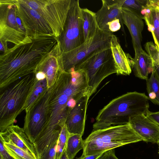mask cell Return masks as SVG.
<instances>
[{"mask_svg": "<svg viewBox=\"0 0 159 159\" xmlns=\"http://www.w3.org/2000/svg\"><path fill=\"white\" fill-rule=\"evenodd\" d=\"M47 121L36 139L41 145H47L65 125L70 110L68 101H78L87 94L88 88L85 76L80 73L61 71L53 85L49 89Z\"/></svg>", "mask_w": 159, "mask_h": 159, "instance_id": "cell-1", "label": "cell"}, {"mask_svg": "<svg viewBox=\"0 0 159 159\" xmlns=\"http://www.w3.org/2000/svg\"><path fill=\"white\" fill-rule=\"evenodd\" d=\"M57 38L51 35L30 37L0 56V91L18 80L35 73L39 64L55 47Z\"/></svg>", "mask_w": 159, "mask_h": 159, "instance_id": "cell-2", "label": "cell"}, {"mask_svg": "<svg viewBox=\"0 0 159 159\" xmlns=\"http://www.w3.org/2000/svg\"><path fill=\"white\" fill-rule=\"evenodd\" d=\"M149 100L145 93L136 91L113 99L99 112L93 131L127 124L132 116L146 115L149 111Z\"/></svg>", "mask_w": 159, "mask_h": 159, "instance_id": "cell-3", "label": "cell"}, {"mask_svg": "<svg viewBox=\"0 0 159 159\" xmlns=\"http://www.w3.org/2000/svg\"><path fill=\"white\" fill-rule=\"evenodd\" d=\"M38 81L34 73L18 80L0 91V132L14 125L16 117L25 110Z\"/></svg>", "mask_w": 159, "mask_h": 159, "instance_id": "cell-4", "label": "cell"}, {"mask_svg": "<svg viewBox=\"0 0 159 159\" xmlns=\"http://www.w3.org/2000/svg\"><path fill=\"white\" fill-rule=\"evenodd\" d=\"M144 140L129 123L92 131L84 140L81 156L105 152L124 145Z\"/></svg>", "mask_w": 159, "mask_h": 159, "instance_id": "cell-5", "label": "cell"}, {"mask_svg": "<svg viewBox=\"0 0 159 159\" xmlns=\"http://www.w3.org/2000/svg\"><path fill=\"white\" fill-rule=\"evenodd\" d=\"M84 72L86 77L89 98L96 91L102 81L117 72L111 48L93 54L82 63L78 69Z\"/></svg>", "mask_w": 159, "mask_h": 159, "instance_id": "cell-6", "label": "cell"}, {"mask_svg": "<svg viewBox=\"0 0 159 159\" xmlns=\"http://www.w3.org/2000/svg\"><path fill=\"white\" fill-rule=\"evenodd\" d=\"M30 37L19 17L15 0H0V43L7 45L11 43L15 46L26 42Z\"/></svg>", "mask_w": 159, "mask_h": 159, "instance_id": "cell-7", "label": "cell"}, {"mask_svg": "<svg viewBox=\"0 0 159 159\" xmlns=\"http://www.w3.org/2000/svg\"><path fill=\"white\" fill-rule=\"evenodd\" d=\"M113 34L106 33L98 28L92 38L75 49L61 53L62 70L68 72L72 69L77 70L82 63L93 54L110 47Z\"/></svg>", "mask_w": 159, "mask_h": 159, "instance_id": "cell-8", "label": "cell"}, {"mask_svg": "<svg viewBox=\"0 0 159 159\" xmlns=\"http://www.w3.org/2000/svg\"><path fill=\"white\" fill-rule=\"evenodd\" d=\"M31 8L37 11L58 38L63 31L71 0H24Z\"/></svg>", "mask_w": 159, "mask_h": 159, "instance_id": "cell-9", "label": "cell"}, {"mask_svg": "<svg viewBox=\"0 0 159 159\" xmlns=\"http://www.w3.org/2000/svg\"><path fill=\"white\" fill-rule=\"evenodd\" d=\"M81 9L79 0H71L63 31L58 38L61 53L75 49L85 42Z\"/></svg>", "mask_w": 159, "mask_h": 159, "instance_id": "cell-10", "label": "cell"}, {"mask_svg": "<svg viewBox=\"0 0 159 159\" xmlns=\"http://www.w3.org/2000/svg\"><path fill=\"white\" fill-rule=\"evenodd\" d=\"M49 96L48 89L43 97L25 112L23 128L33 144L46 124Z\"/></svg>", "mask_w": 159, "mask_h": 159, "instance_id": "cell-11", "label": "cell"}, {"mask_svg": "<svg viewBox=\"0 0 159 159\" xmlns=\"http://www.w3.org/2000/svg\"><path fill=\"white\" fill-rule=\"evenodd\" d=\"M15 3L19 17L28 36H55L52 29L47 22L24 0H15Z\"/></svg>", "mask_w": 159, "mask_h": 159, "instance_id": "cell-12", "label": "cell"}, {"mask_svg": "<svg viewBox=\"0 0 159 159\" xmlns=\"http://www.w3.org/2000/svg\"><path fill=\"white\" fill-rule=\"evenodd\" d=\"M101 8L96 13L98 28L104 32L113 34L109 30L107 24L114 20H120L122 31L125 34L120 5L116 0H102Z\"/></svg>", "mask_w": 159, "mask_h": 159, "instance_id": "cell-13", "label": "cell"}, {"mask_svg": "<svg viewBox=\"0 0 159 159\" xmlns=\"http://www.w3.org/2000/svg\"><path fill=\"white\" fill-rule=\"evenodd\" d=\"M61 54L60 44L58 41L55 47L39 64L35 72V73L41 71L45 74L48 89L53 85L59 72L62 71Z\"/></svg>", "mask_w": 159, "mask_h": 159, "instance_id": "cell-14", "label": "cell"}, {"mask_svg": "<svg viewBox=\"0 0 159 159\" xmlns=\"http://www.w3.org/2000/svg\"><path fill=\"white\" fill-rule=\"evenodd\" d=\"M89 98L88 94L82 97L68 114L65 125L70 134H78L82 136L83 135L87 104Z\"/></svg>", "mask_w": 159, "mask_h": 159, "instance_id": "cell-15", "label": "cell"}, {"mask_svg": "<svg viewBox=\"0 0 159 159\" xmlns=\"http://www.w3.org/2000/svg\"><path fill=\"white\" fill-rule=\"evenodd\" d=\"M129 124L134 130L144 139V142L158 144L159 126L144 114L131 117Z\"/></svg>", "mask_w": 159, "mask_h": 159, "instance_id": "cell-16", "label": "cell"}, {"mask_svg": "<svg viewBox=\"0 0 159 159\" xmlns=\"http://www.w3.org/2000/svg\"><path fill=\"white\" fill-rule=\"evenodd\" d=\"M121 14L123 24L128 28L132 38L134 49L142 48V32L144 27L143 16L139 11L122 7Z\"/></svg>", "mask_w": 159, "mask_h": 159, "instance_id": "cell-17", "label": "cell"}, {"mask_svg": "<svg viewBox=\"0 0 159 159\" xmlns=\"http://www.w3.org/2000/svg\"><path fill=\"white\" fill-rule=\"evenodd\" d=\"M0 138L3 142L11 143L37 157L34 146L23 128L17 125H10L0 132Z\"/></svg>", "mask_w": 159, "mask_h": 159, "instance_id": "cell-18", "label": "cell"}, {"mask_svg": "<svg viewBox=\"0 0 159 159\" xmlns=\"http://www.w3.org/2000/svg\"><path fill=\"white\" fill-rule=\"evenodd\" d=\"M110 48L114 60L117 75H129L132 71L133 59L122 49L117 37L112 34Z\"/></svg>", "mask_w": 159, "mask_h": 159, "instance_id": "cell-19", "label": "cell"}, {"mask_svg": "<svg viewBox=\"0 0 159 159\" xmlns=\"http://www.w3.org/2000/svg\"><path fill=\"white\" fill-rule=\"evenodd\" d=\"M135 57L131 63V67L135 76L147 80L148 75L152 73L153 67L149 55L143 48L134 49Z\"/></svg>", "mask_w": 159, "mask_h": 159, "instance_id": "cell-20", "label": "cell"}, {"mask_svg": "<svg viewBox=\"0 0 159 159\" xmlns=\"http://www.w3.org/2000/svg\"><path fill=\"white\" fill-rule=\"evenodd\" d=\"M81 14L85 42L93 37L98 28L96 13L88 9L81 8Z\"/></svg>", "mask_w": 159, "mask_h": 159, "instance_id": "cell-21", "label": "cell"}, {"mask_svg": "<svg viewBox=\"0 0 159 159\" xmlns=\"http://www.w3.org/2000/svg\"><path fill=\"white\" fill-rule=\"evenodd\" d=\"M48 89L46 78L37 81L25 106V112L43 97Z\"/></svg>", "mask_w": 159, "mask_h": 159, "instance_id": "cell-22", "label": "cell"}, {"mask_svg": "<svg viewBox=\"0 0 159 159\" xmlns=\"http://www.w3.org/2000/svg\"><path fill=\"white\" fill-rule=\"evenodd\" d=\"M82 136L78 134H70L67 140L66 151L68 159H74L77 153L84 146Z\"/></svg>", "mask_w": 159, "mask_h": 159, "instance_id": "cell-23", "label": "cell"}, {"mask_svg": "<svg viewBox=\"0 0 159 159\" xmlns=\"http://www.w3.org/2000/svg\"><path fill=\"white\" fill-rule=\"evenodd\" d=\"M146 86L149 100L159 105V82L153 71L150 78L146 80Z\"/></svg>", "mask_w": 159, "mask_h": 159, "instance_id": "cell-24", "label": "cell"}, {"mask_svg": "<svg viewBox=\"0 0 159 159\" xmlns=\"http://www.w3.org/2000/svg\"><path fill=\"white\" fill-rule=\"evenodd\" d=\"M150 9L151 16L148 19L143 17L146 24H150L154 28V35L153 36L155 44L159 48V11L156 7L148 5Z\"/></svg>", "mask_w": 159, "mask_h": 159, "instance_id": "cell-25", "label": "cell"}, {"mask_svg": "<svg viewBox=\"0 0 159 159\" xmlns=\"http://www.w3.org/2000/svg\"><path fill=\"white\" fill-rule=\"evenodd\" d=\"M3 142L7 149L16 159H37L32 155L11 143Z\"/></svg>", "mask_w": 159, "mask_h": 159, "instance_id": "cell-26", "label": "cell"}, {"mask_svg": "<svg viewBox=\"0 0 159 159\" xmlns=\"http://www.w3.org/2000/svg\"><path fill=\"white\" fill-rule=\"evenodd\" d=\"M65 124L62 128L58 141L56 149L55 159H60L66 148L68 139L70 135Z\"/></svg>", "mask_w": 159, "mask_h": 159, "instance_id": "cell-27", "label": "cell"}, {"mask_svg": "<svg viewBox=\"0 0 159 159\" xmlns=\"http://www.w3.org/2000/svg\"><path fill=\"white\" fill-rule=\"evenodd\" d=\"M60 134H57L52 139L38 159H55L57 145Z\"/></svg>", "mask_w": 159, "mask_h": 159, "instance_id": "cell-28", "label": "cell"}, {"mask_svg": "<svg viewBox=\"0 0 159 159\" xmlns=\"http://www.w3.org/2000/svg\"><path fill=\"white\" fill-rule=\"evenodd\" d=\"M144 47L151 59L153 66H159V48L152 41L146 43Z\"/></svg>", "mask_w": 159, "mask_h": 159, "instance_id": "cell-29", "label": "cell"}, {"mask_svg": "<svg viewBox=\"0 0 159 159\" xmlns=\"http://www.w3.org/2000/svg\"><path fill=\"white\" fill-rule=\"evenodd\" d=\"M122 7L141 11L146 4L147 1L139 0H116Z\"/></svg>", "mask_w": 159, "mask_h": 159, "instance_id": "cell-30", "label": "cell"}, {"mask_svg": "<svg viewBox=\"0 0 159 159\" xmlns=\"http://www.w3.org/2000/svg\"><path fill=\"white\" fill-rule=\"evenodd\" d=\"M0 159H16L4 146L3 141L0 138Z\"/></svg>", "mask_w": 159, "mask_h": 159, "instance_id": "cell-31", "label": "cell"}, {"mask_svg": "<svg viewBox=\"0 0 159 159\" xmlns=\"http://www.w3.org/2000/svg\"><path fill=\"white\" fill-rule=\"evenodd\" d=\"M107 25L110 31L112 33L119 30L121 28L120 20L118 19L108 23Z\"/></svg>", "mask_w": 159, "mask_h": 159, "instance_id": "cell-32", "label": "cell"}, {"mask_svg": "<svg viewBox=\"0 0 159 159\" xmlns=\"http://www.w3.org/2000/svg\"><path fill=\"white\" fill-rule=\"evenodd\" d=\"M146 115L159 126V111L152 112L148 111Z\"/></svg>", "mask_w": 159, "mask_h": 159, "instance_id": "cell-33", "label": "cell"}, {"mask_svg": "<svg viewBox=\"0 0 159 159\" xmlns=\"http://www.w3.org/2000/svg\"><path fill=\"white\" fill-rule=\"evenodd\" d=\"M99 159H119L115 155L114 149L107 151L104 152Z\"/></svg>", "mask_w": 159, "mask_h": 159, "instance_id": "cell-34", "label": "cell"}, {"mask_svg": "<svg viewBox=\"0 0 159 159\" xmlns=\"http://www.w3.org/2000/svg\"><path fill=\"white\" fill-rule=\"evenodd\" d=\"M104 152H101L95 154L90 155L86 156H81L77 159H99L103 155Z\"/></svg>", "mask_w": 159, "mask_h": 159, "instance_id": "cell-35", "label": "cell"}, {"mask_svg": "<svg viewBox=\"0 0 159 159\" xmlns=\"http://www.w3.org/2000/svg\"><path fill=\"white\" fill-rule=\"evenodd\" d=\"M35 74L36 78L38 81L43 80L46 78L45 74L42 72L38 71Z\"/></svg>", "mask_w": 159, "mask_h": 159, "instance_id": "cell-36", "label": "cell"}, {"mask_svg": "<svg viewBox=\"0 0 159 159\" xmlns=\"http://www.w3.org/2000/svg\"><path fill=\"white\" fill-rule=\"evenodd\" d=\"M146 4L148 5L159 7V0L147 1Z\"/></svg>", "mask_w": 159, "mask_h": 159, "instance_id": "cell-37", "label": "cell"}, {"mask_svg": "<svg viewBox=\"0 0 159 159\" xmlns=\"http://www.w3.org/2000/svg\"><path fill=\"white\" fill-rule=\"evenodd\" d=\"M154 75L159 82V66H154L153 68L152 71Z\"/></svg>", "mask_w": 159, "mask_h": 159, "instance_id": "cell-38", "label": "cell"}, {"mask_svg": "<svg viewBox=\"0 0 159 159\" xmlns=\"http://www.w3.org/2000/svg\"><path fill=\"white\" fill-rule=\"evenodd\" d=\"M60 159H68L66 155V148L63 151Z\"/></svg>", "mask_w": 159, "mask_h": 159, "instance_id": "cell-39", "label": "cell"}, {"mask_svg": "<svg viewBox=\"0 0 159 159\" xmlns=\"http://www.w3.org/2000/svg\"><path fill=\"white\" fill-rule=\"evenodd\" d=\"M157 8V9H158V10H159V7H156Z\"/></svg>", "mask_w": 159, "mask_h": 159, "instance_id": "cell-40", "label": "cell"}, {"mask_svg": "<svg viewBox=\"0 0 159 159\" xmlns=\"http://www.w3.org/2000/svg\"><path fill=\"white\" fill-rule=\"evenodd\" d=\"M158 154H159V150H158Z\"/></svg>", "mask_w": 159, "mask_h": 159, "instance_id": "cell-41", "label": "cell"}, {"mask_svg": "<svg viewBox=\"0 0 159 159\" xmlns=\"http://www.w3.org/2000/svg\"><path fill=\"white\" fill-rule=\"evenodd\" d=\"M159 144V142H158V144Z\"/></svg>", "mask_w": 159, "mask_h": 159, "instance_id": "cell-42", "label": "cell"}]
</instances>
